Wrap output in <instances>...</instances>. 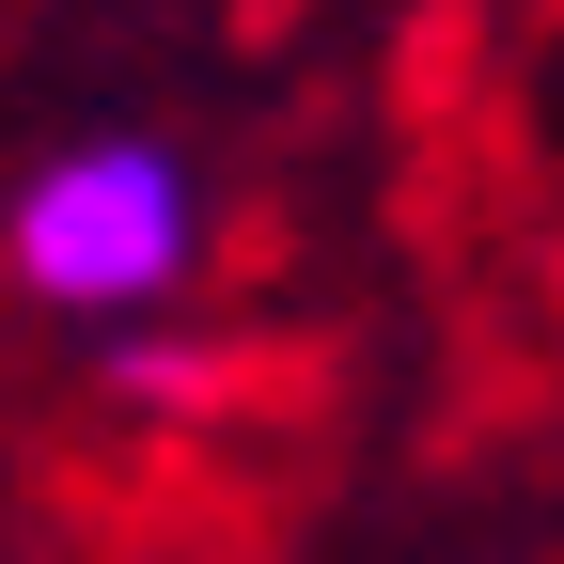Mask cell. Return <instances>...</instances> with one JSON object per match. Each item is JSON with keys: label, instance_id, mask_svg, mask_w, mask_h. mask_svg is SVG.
I'll return each mask as SVG.
<instances>
[{"label": "cell", "instance_id": "obj_1", "mask_svg": "<svg viewBox=\"0 0 564 564\" xmlns=\"http://www.w3.org/2000/svg\"><path fill=\"white\" fill-rule=\"evenodd\" d=\"M0 251H17V282L47 314H158L204 251V188H188L173 141H63L17 188Z\"/></svg>", "mask_w": 564, "mask_h": 564}]
</instances>
